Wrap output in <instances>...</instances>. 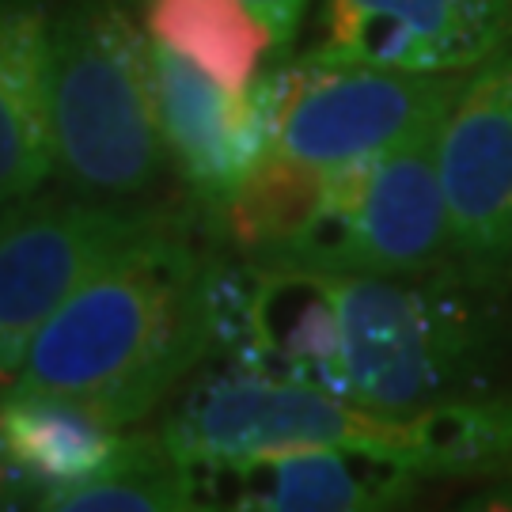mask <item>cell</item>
I'll list each match as a JSON object with an SVG mask.
<instances>
[{
    "instance_id": "2",
    "label": "cell",
    "mask_w": 512,
    "mask_h": 512,
    "mask_svg": "<svg viewBox=\"0 0 512 512\" xmlns=\"http://www.w3.org/2000/svg\"><path fill=\"white\" fill-rule=\"evenodd\" d=\"M338 361L330 391L384 418L475 391L501 338V296L444 266L429 274L327 270Z\"/></svg>"
},
{
    "instance_id": "9",
    "label": "cell",
    "mask_w": 512,
    "mask_h": 512,
    "mask_svg": "<svg viewBox=\"0 0 512 512\" xmlns=\"http://www.w3.org/2000/svg\"><path fill=\"white\" fill-rule=\"evenodd\" d=\"M152 80L175 175L205 217L274 148L281 99L277 69L232 88L152 38Z\"/></svg>"
},
{
    "instance_id": "19",
    "label": "cell",
    "mask_w": 512,
    "mask_h": 512,
    "mask_svg": "<svg viewBox=\"0 0 512 512\" xmlns=\"http://www.w3.org/2000/svg\"><path fill=\"white\" fill-rule=\"evenodd\" d=\"M452 512H512V478H497L478 494L463 497Z\"/></svg>"
},
{
    "instance_id": "17",
    "label": "cell",
    "mask_w": 512,
    "mask_h": 512,
    "mask_svg": "<svg viewBox=\"0 0 512 512\" xmlns=\"http://www.w3.org/2000/svg\"><path fill=\"white\" fill-rule=\"evenodd\" d=\"M35 512H205L190 490L186 463L164 448L160 433L129 437L126 452L103 475L42 497Z\"/></svg>"
},
{
    "instance_id": "21",
    "label": "cell",
    "mask_w": 512,
    "mask_h": 512,
    "mask_svg": "<svg viewBox=\"0 0 512 512\" xmlns=\"http://www.w3.org/2000/svg\"><path fill=\"white\" fill-rule=\"evenodd\" d=\"M509 4H512V0H509Z\"/></svg>"
},
{
    "instance_id": "4",
    "label": "cell",
    "mask_w": 512,
    "mask_h": 512,
    "mask_svg": "<svg viewBox=\"0 0 512 512\" xmlns=\"http://www.w3.org/2000/svg\"><path fill=\"white\" fill-rule=\"evenodd\" d=\"M444 118L403 145L330 167L327 205L311 236L277 266L342 274H429L452 266V228L440 186Z\"/></svg>"
},
{
    "instance_id": "13",
    "label": "cell",
    "mask_w": 512,
    "mask_h": 512,
    "mask_svg": "<svg viewBox=\"0 0 512 512\" xmlns=\"http://www.w3.org/2000/svg\"><path fill=\"white\" fill-rule=\"evenodd\" d=\"M129 433L92 410L50 395L8 391L0 399V471L19 497H54L103 475L126 452Z\"/></svg>"
},
{
    "instance_id": "16",
    "label": "cell",
    "mask_w": 512,
    "mask_h": 512,
    "mask_svg": "<svg viewBox=\"0 0 512 512\" xmlns=\"http://www.w3.org/2000/svg\"><path fill=\"white\" fill-rule=\"evenodd\" d=\"M148 38L190 57L224 84H251L270 57L274 35L243 0H148Z\"/></svg>"
},
{
    "instance_id": "14",
    "label": "cell",
    "mask_w": 512,
    "mask_h": 512,
    "mask_svg": "<svg viewBox=\"0 0 512 512\" xmlns=\"http://www.w3.org/2000/svg\"><path fill=\"white\" fill-rule=\"evenodd\" d=\"M330 167L270 148L247 179L205 213L213 243L243 262H293L327 205Z\"/></svg>"
},
{
    "instance_id": "1",
    "label": "cell",
    "mask_w": 512,
    "mask_h": 512,
    "mask_svg": "<svg viewBox=\"0 0 512 512\" xmlns=\"http://www.w3.org/2000/svg\"><path fill=\"white\" fill-rule=\"evenodd\" d=\"M202 209L103 262L38 330L12 391L92 410L114 429L148 418L217 353L220 270Z\"/></svg>"
},
{
    "instance_id": "20",
    "label": "cell",
    "mask_w": 512,
    "mask_h": 512,
    "mask_svg": "<svg viewBox=\"0 0 512 512\" xmlns=\"http://www.w3.org/2000/svg\"><path fill=\"white\" fill-rule=\"evenodd\" d=\"M19 505H23V497H19V490L8 482V475L0 471V512H19Z\"/></svg>"
},
{
    "instance_id": "18",
    "label": "cell",
    "mask_w": 512,
    "mask_h": 512,
    "mask_svg": "<svg viewBox=\"0 0 512 512\" xmlns=\"http://www.w3.org/2000/svg\"><path fill=\"white\" fill-rule=\"evenodd\" d=\"M243 4L266 23V31L274 35L277 50H285L296 38V27H300L304 8H308V0H243Z\"/></svg>"
},
{
    "instance_id": "11",
    "label": "cell",
    "mask_w": 512,
    "mask_h": 512,
    "mask_svg": "<svg viewBox=\"0 0 512 512\" xmlns=\"http://www.w3.org/2000/svg\"><path fill=\"white\" fill-rule=\"evenodd\" d=\"M509 42V0H323L311 50L403 73H471Z\"/></svg>"
},
{
    "instance_id": "8",
    "label": "cell",
    "mask_w": 512,
    "mask_h": 512,
    "mask_svg": "<svg viewBox=\"0 0 512 512\" xmlns=\"http://www.w3.org/2000/svg\"><path fill=\"white\" fill-rule=\"evenodd\" d=\"M440 186L452 266L494 289L512 285V46L478 65L440 129Z\"/></svg>"
},
{
    "instance_id": "3",
    "label": "cell",
    "mask_w": 512,
    "mask_h": 512,
    "mask_svg": "<svg viewBox=\"0 0 512 512\" xmlns=\"http://www.w3.org/2000/svg\"><path fill=\"white\" fill-rule=\"evenodd\" d=\"M50 114L57 179L88 202H152L175 171L152 38L122 0H65L50 19Z\"/></svg>"
},
{
    "instance_id": "10",
    "label": "cell",
    "mask_w": 512,
    "mask_h": 512,
    "mask_svg": "<svg viewBox=\"0 0 512 512\" xmlns=\"http://www.w3.org/2000/svg\"><path fill=\"white\" fill-rule=\"evenodd\" d=\"M205 512H406L429 478L368 444L304 448L236 463H186Z\"/></svg>"
},
{
    "instance_id": "12",
    "label": "cell",
    "mask_w": 512,
    "mask_h": 512,
    "mask_svg": "<svg viewBox=\"0 0 512 512\" xmlns=\"http://www.w3.org/2000/svg\"><path fill=\"white\" fill-rule=\"evenodd\" d=\"M50 19L46 0H0V205L31 198L57 175Z\"/></svg>"
},
{
    "instance_id": "6",
    "label": "cell",
    "mask_w": 512,
    "mask_h": 512,
    "mask_svg": "<svg viewBox=\"0 0 512 512\" xmlns=\"http://www.w3.org/2000/svg\"><path fill=\"white\" fill-rule=\"evenodd\" d=\"M179 202L23 198L0 205V399L16 387L38 330L129 243L175 217Z\"/></svg>"
},
{
    "instance_id": "7",
    "label": "cell",
    "mask_w": 512,
    "mask_h": 512,
    "mask_svg": "<svg viewBox=\"0 0 512 512\" xmlns=\"http://www.w3.org/2000/svg\"><path fill=\"white\" fill-rule=\"evenodd\" d=\"M467 73H403L308 54L277 69L274 148L319 167L357 164L448 118Z\"/></svg>"
},
{
    "instance_id": "15",
    "label": "cell",
    "mask_w": 512,
    "mask_h": 512,
    "mask_svg": "<svg viewBox=\"0 0 512 512\" xmlns=\"http://www.w3.org/2000/svg\"><path fill=\"white\" fill-rule=\"evenodd\" d=\"M425 478H512V391H463L406 418L399 448Z\"/></svg>"
},
{
    "instance_id": "5",
    "label": "cell",
    "mask_w": 512,
    "mask_h": 512,
    "mask_svg": "<svg viewBox=\"0 0 512 512\" xmlns=\"http://www.w3.org/2000/svg\"><path fill=\"white\" fill-rule=\"evenodd\" d=\"M156 433L179 463H236L334 444L399 452L406 418H384L323 387L266 376L220 357L190 380L179 406Z\"/></svg>"
}]
</instances>
